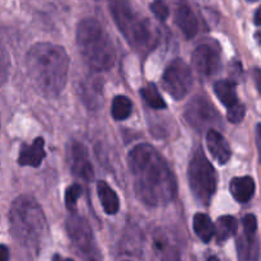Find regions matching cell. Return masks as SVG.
I'll list each match as a JSON object with an SVG mask.
<instances>
[{"instance_id": "obj_27", "label": "cell", "mask_w": 261, "mask_h": 261, "mask_svg": "<svg viewBox=\"0 0 261 261\" xmlns=\"http://www.w3.org/2000/svg\"><path fill=\"white\" fill-rule=\"evenodd\" d=\"M242 223H244V231L247 233H256L257 231V221L256 217L254 214H247L242 219Z\"/></svg>"}, {"instance_id": "obj_20", "label": "cell", "mask_w": 261, "mask_h": 261, "mask_svg": "<svg viewBox=\"0 0 261 261\" xmlns=\"http://www.w3.org/2000/svg\"><path fill=\"white\" fill-rule=\"evenodd\" d=\"M154 244L161 261H181L177 249L165 234H157Z\"/></svg>"}, {"instance_id": "obj_13", "label": "cell", "mask_w": 261, "mask_h": 261, "mask_svg": "<svg viewBox=\"0 0 261 261\" xmlns=\"http://www.w3.org/2000/svg\"><path fill=\"white\" fill-rule=\"evenodd\" d=\"M206 147L208 150L211 152L212 157L219 163V165H224L229 161L231 158L232 152L231 147H229L228 142L226 140V138L221 134L219 132H217L216 129L209 130L206 133Z\"/></svg>"}, {"instance_id": "obj_11", "label": "cell", "mask_w": 261, "mask_h": 261, "mask_svg": "<svg viewBox=\"0 0 261 261\" xmlns=\"http://www.w3.org/2000/svg\"><path fill=\"white\" fill-rule=\"evenodd\" d=\"M70 168L74 176L84 181L93 178V166L87 148L81 143H73L70 148Z\"/></svg>"}, {"instance_id": "obj_16", "label": "cell", "mask_w": 261, "mask_h": 261, "mask_svg": "<svg viewBox=\"0 0 261 261\" xmlns=\"http://www.w3.org/2000/svg\"><path fill=\"white\" fill-rule=\"evenodd\" d=\"M229 190L239 203H247L255 194V181L250 176L234 177L232 178Z\"/></svg>"}, {"instance_id": "obj_24", "label": "cell", "mask_w": 261, "mask_h": 261, "mask_svg": "<svg viewBox=\"0 0 261 261\" xmlns=\"http://www.w3.org/2000/svg\"><path fill=\"white\" fill-rule=\"evenodd\" d=\"M81 196H82V188L78 185V184H74V185L69 186V188L66 189L65 205L69 212L74 213V211H75L76 208V203H78Z\"/></svg>"}, {"instance_id": "obj_19", "label": "cell", "mask_w": 261, "mask_h": 261, "mask_svg": "<svg viewBox=\"0 0 261 261\" xmlns=\"http://www.w3.org/2000/svg\"><path fill=\"white\" fill-rule=\"evenodd\" d=\"M193 227L196 236L203 242H209L216 236V226L206 214L198 213L194 216Z\"/></svg>"}, {"instance_id": "obj_10", "label": "cell", "mask_w": 261, "mask_h": 261, "mask_svg": "<svg viewBox=\"0 0 261 261\" xmlns=\"http://www.w3.org/2000/svg\"><path fill=\"white\" fill-rule=\"evenodd\" d=\"M193 65L201 75H213L221 66V51L214 43H200L193 53Z\"/></svg>"}, {"instance_id": "obj_5", "label": "cell", "mask_w": 261, "mask_h": 261, "mask_svg": "<svg viewBox=\"0 0 261 261\" xmlns=\"http://www.w3.org/2000/svg\"><path fill=\"white\" fill-rule=\"evenodd\" d=\"M76 45L92 70L106 71L114 66V45L98 20L86 18L79 22L76 27Z\"/></svg>"}, {"instance_id": "obj_35", "label": "cell", "mask_w": 261, "mask_h": 261, "mask_svg": "<svg viewBox=\"0 0 261 261\" xmlns=\"http://www.w3.org/2000/svg\"><path fill=\"white\" fill-rule=\"evenodd\" d=\"M247 2H250V3H252V2H257V0H247Z\"/></svg>"}, {"instance_id": "obj_14", "label": "cell", "mask_w": 261, "mask_h": 261, "mask_svg": "<svg viewBox=\"0 0 261 261\" xmlns=\"http://www.w3.org/2000/svg\"><path fill=\"white\" fill-rule=\"evenodd\" d=\"M42 138H37L32 144H23L19 150V157H18V163L20 166H31V167H38L42 163L46 153L43 149Z\"/></svg>"}, {"instance_id": "obj_25", "label": "cell", "mask_w": 261, "mask_h": 261, "mask_svg": "<svg viewBox=\"0 0 261 261\" xmlns=\"http://www.w3.org/2000/svg\"><path fill=\"white\" fill-rule=\"evenodd\" d=\"M150 10L155 15V18L160 20H166L168 18V15H170V9H168L167 4L165 2H162V0H154L150 4Z\"/></svg>"}, {"instance_id": "obj_30", "label": "cell", "mask_w": 261, "mask_h": 261, "mask_svg": "<svg viewBox=\"0 0 261 261\" xmlns=\"http://www.w3.org/2000/svg\"><path fill=\"white\" fill-rule=\"evenodd\" d=\"M9 259V251L5 245H2V261H8Z\"/></svg>"}, {"instance_id": "obj_8", "label": "cell", "mask_w": 261, "mask_h": 261, "mask_svg": "<svg viewBox=\"0 0 261 261\" xmlns=\"http://www.w3.org/2000/svg\"><path fill=\"white\" fill-rule=\"evenodd\" d=\"M162 83L172 98L182 99L188 96L193 87L191 69L182 59H175L168 64L162 76Z\"/></svg>"}, {"instance_id": "obj_7", "label": "cell", "mask_w": 261, "mask_h": 261, "mask_svg": "<svg viewBox=\"0 0 261 261\" xmlns=\"http://www.w3.org/2000/svg\"><path fill=\"white\" fill-rule=\"evenodd\" d=\"M66 233L82 261H102L93 231L86 218L71 213L66 219Z\"/></svg>"}, {"instance_id": "obj_3", "label": "cell", "mask_w": 261, "mask_h": 261, "mask_svg": "<svg viewBox=\"0 0 261 261\" xmlns=\"http://www.w3.org/2000/svg\"><path fill=\"white\" fill-rule=\"evenodd\" d=\"M9 227L22 246L37 249L47 234V222L37 201L28 195L18 196L9 209Z\"/></svg>"}, {"instance_id": "obj_23", "label": "cell", "mask_w": 261, "mask_h": 261, "mask_svg": "<svg viewBox=\"0 0 261 261\" xmlns=\"http://www.w3.org/2000/svg\"><path fill=\"white\" fill-rule=\"evenodd\" d=\"M142 97L145 99L147 105L154 110L166 109V102L163 101L162 96L158 92L157 87L154 84H148L144 88H142Z\"/></svg>"}, {"instance_id": "obj_21", "label": "cell", "mask_w": 261, "mask_h": 261, "mask_svg": "<svg viewBox=\"0 0 261 261\" xmlns=\"http://www.w3.org/2000/svg\"><path fill=\"white\" fill-rule=\"evenodd\" d=\"M237 221L234 217L224 216L218 218L216 224V239L218 242L227 241L237 232Z\"/></svg>"}, {"instance_id": "obj_29", "label": "cell", "mask_w": 261, "mask_h": 261, "mask_svg": "<svg viewBox=\"0 0 261 261\" xmlns=\"http://www.w3.org/2000/svg\"><path fill=\"white\" fill-rule=\"evenodd\" d=\"M256 145L257 149H259V155H260V162H261V124H257L256 126Z\"/></svg>"}, {"instance_id": "obj_15", "label": "cell", "mask_w": 261, "mask_h": 261, "mask_svg": "<svg viewBox=\"0 0 261 261\" xmlns=\"http://www.w3.org/2000/svg\"><path fill=\"white\" fill-rule=\"evenodd\" d=\"M237 256L239 261H257L259 260L260 247L256 233H247L244 231L237 239Z\"/></svg>"}, {"instance_id": "obj_32", "label": "cell", "mask_w": 261, "mask_h": 261, "mask_svg": "<svg viewBox=\"0 0 261 261\" xmlns=\"http://www.w3.org/2000/svg\"><path fill=\"white\" fill-rule=\"evenodd\" d=\"M53 261H73L71 259H66V257L60 256V255H54Z\"/></svg>"}, {"instance_id": "obj_6", "label": "cell", "mask_w": 261, "mask_h": 261, "mask_svg": "<svg viewBox=\"0 0 261 261\" xmlns=\"http://www.w3.org/2000/svg\"><path fill=\"white\" fill-rule=\"evenodd\" d=\"M188 178L191 193L198 201L208 205L217 191V172L203 150L194 153L188 168Z\"/></svg>"}, {"instance_id": "obj_33", "label": "cell", "mask_w": 261, "mask_h": 261, "mask_svg": "<svg viewBox=\"0 0 261 261\" xmlns=\"http://www.w3.org/2000/svg\"><path fill=\"white\" fill-rule=\"evenodd\" d=\"M206 261H219V259L217 256H211V257H208V260Z\"/></svg>"}, {"instance_id": "obj_22", "label": "cell", "mask_w": 261, "mask_h": 261, "mask_svg": "<svg viewBox=\"0 0 261 261\" xmlns=\"http://www.w3.org/2000/svg\"><path fill=\"white\" fill-rule=\"evenodd\" d=\"M133 103L126 96H116L112 101L111 114L112 117L117 121L127 119L132 115Z\"/></svg>"}, {"instance_id": "obj_1", "label": "cell", "mask_w": 261, "mask_h": 261, "mask_svg": "<svg viewBox=\"0 0 261 261\" xmlns=\"http://www.w3.org/2000/svg\"><path fill=\"white\" fill-rule=\"evenodd\" d=\"M137 198L143 204L158 208L176 198L177 184L165 158L149 144H138L127 155Z\"/></svg>"}, {"instance_id": "obj_17", "label": "cell", "mask_w": 261, "mask_h": 261, "mask_svg": "<svg viewBox=\"0 0 261 261\" xmlns=\"http://www.w3.org/2000/svg\"><path fill=\"white\" fill-rule=\"evenodd\" d=\"M97 194H98L99 201H101L102 206H103V211L107 214L112 216V214H116L119 212V196H117V194L105 181H99L97 184Z\"/></svg>"}, {"instance_id": "obj_34", "label": "cell", "mask_w": 261, "mask_h": 261, "mask_svg": "<svg viewBox=\"0 0 261 261\" xmlns=\"http://www.w3.org/2000/svg\"><path fill=\"white\" fill-rule=\"evenodd\" d=\"M256 40L259 41V42L261 43V32H257V33H256Z\"/></svg>"}, {"instance_id": "obj_26", "label": "cell", "mask_w": 261, "mask_h": 261, "mask_svg": "<svg viewBox=\"0 0 261 261\" xmlns=\"http://www.w3.org/2000/svg\"><path fill=\"white\" fill-rule=\"evenodd\" d=\"M245 115H246V109H245L244 105L239 103L237 106L228 110V112H227V119L232 124H239V122H241L244 120Z\"/></svg>"}, {"instance_id": "obj_2", "label": "cell", "mask_w": 261, "mask_h": 261, "mask_svg": "<svg viewBox=\"0 0 261 261\" xmlns=\"http://www.w3.org/2000/svg\"><path fill=\"white\" fill-rule=\"evenodd\" d=\"M28 75L35 88L46 97H56L68 81L69 58L61 46L50 42L33 45L25 58Z\"/></svg>"}, {"instance_id": "obj_9", "label": "cell", "mask_w": 261, "mask_h": 261, "mask_svg": "<svg viewBox=\"0 0 261 261\" xmlns=\"http://www.w3.org/2000/svg\"><path fill=\"white\" fill-rule=\"evenodd\" d=\"M185 119L189 125L198 132L206 130L208 133L209 130H213V127L221 125V117L216 107L201 96L194 97L186 105Z\"/></svg>"}, {"instance_id": "obj_28", "label": "cell", "mask_w": 261, "mask_h": 261, "mask_svg": "<svg viewBox=\"0 0 261 261\" xmlns=\"http://www.w3.org/2000/svg\"><path fill=\"white\" fill-rule=\"evenodd\" d=\"M252 76H254V81H255V86H256L257 91L261 94V69L259 68H255L252 70Z\"/></svg>"}, {"instance_id": "obj_4", "label": "cell", "mask_w": 261, "mask_h": 261, "mask_svg": "<svg viewBox=\"0 0 261 261\" xmlns=\"http://www.w3.org/2000/svg\"><path fill=\"white\" fill-rule=\"evenodd\" d=\"M109 8L126 42L138 53H147L157 42V32L148 18L134 8L132 0H109Z\"/></svg>"}, {"instance_id": "obj_31", "label": "cell", "mask_w": 261, "mask_h": 261, "mask_svg": "<svg viewBox=\"0 0 261 261\" xmlns=\"http://www.w3.org/2000/svg\"><path fill=\"white\" fill-rule=\"evenodd\" d=\"M254 22L256 25H261V7L256 10V13H255Z\"/></svg>"}, {"instance_id": "obj_18", "label": "cell", "mask_w": 261, "mask_h": 261, "mask_svg": "<svg viewBox=\"0 0 261 261\" xmlns=\"http://www.w3.org/2000/svg\"><path fill=\"white\" fill-rule=\"evenodd\" d=\"M214 92L219 101L226 107L232 109L240 103L236 92V84L231 81H219L214 84Z\"/></svg>"}, {"instance_id": "obj_12", "label": "cell", "mask_w": 261, "mask_h": 261, "mask_svg": "<svg viewBox=\"0 0 261 261\" xmlns=\"http://www.w3.org/2000/svg\"><path fill=\"white\" fill-rule=\"evenodd\" d=\"M175 22L186 38L195 37L199 31V22L195 13L186 2L180 3L176 8Z\"/></svg>"}]
</instances>
